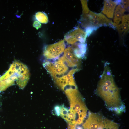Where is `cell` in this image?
Masks as SVG:
<instances>
[{
	"mask_svg": "<svg viewBox=\"0 0 129 129\" xmlns=\"http://www.w3.org/2000/svg\"><path fill=\"white\" fill-rule=\"evenodd\" d=\"M96 92L104 101L110 110L119 114L125 111V107L121 99L120 91L116 85L111 70L107 63L98 83Z\"/></svg>",
	"mask_w": 129,
	"mask_h": 129,
	"instance_id": "6da1fadb",
	"label": "cell"
},
{
	"mask_svg": "<svg viewBox=\"0 0 129 129\" xmlns=\"http://www.w3.org/2000/svg\"><path fill=\"white\" fill-rule=\"evenodd\" d=\"M66 95L70 107L65 109L64 116L68 120L76 122L77 125H80L83 122L88 113V109L84 100L78 89L71 91Z\"/></svg>",
	"mask_w": 129,
	"mask_h": 129,
	"instance_id": "7a4b0ae2",
	"label": "cell"
},
{
	"mask_svg": "<svg viewBox=\"0 0 129 129\" xmlns=\"http://www.w3.org/2000/svg\"><path fill=\"white\" fill-rule=\"evenodd\" d=\"M4 76L5 77L3 78V80H6L12 84L16 80L17 83L19 86L23 89L28 80L29 74L28 69L25 65L16 61L11 65Z\"/></svg>",
	"mask_w": 129,
	"mask_h": 129,
	"instance_id": "3957f363",
	"label": "cell"
},
{
	"mask_svg": "<svg viewBox=\"0 0 129 129\" xmlns=\"http://www.w3.org/2000/svg\"><path fill=\"white\" fill-rule=\"evenodd\" d=\"M81 21L83 26L86 29L90 28L95 30L102 26H108L115 28L112 21L104 15L90 11L88 14L82 15Z\"/></svg>",
	"mask_w": 129,
	"mask_h": 129,
	"instance_id": "277c9868",
	"label": "cell"
},
{
	"mask_svg": "<svg viewBox=\"0 0 129 129\" xmlns=\"http://www.w3.org/2000/svg\"><path fill=\"white\" fill-rule=\"evenodd\" d=\"M53 61H45L43 65L54 80L67 74L71 70L70 69H76L70 67L66 61L62 57Z\"/></svg>",
	"mask_w": 129,
	"mask_h": 129,
	"instance_id": "5b68a950",
	"label": "cell"
},
{
	"mask_svg": "<svg viewBox=\"0 0 129 129\" xmlns=\"http://www.w3.org/2000/svg\"><path fill=\"white\" fill-rule=\"evenodd\" d=\"M65 48L64 41L63 40L46 46L44 50L43 55L48 59L55 60L64 52Z\"/></svg>",
	"mask_w": 129,
	"mask_h": 129,
	"instance_id": "8992f818",
	"label": "cell"
},
{
	"mask_svg": "<svg viewBox=\"0 0 129 129\" xmlns=\"http://www.w3.org/2000/svg\"><path fill=\"white\" fill-rule=\"evenodd\" d=\"M104 118L99 113L89 112L82 127L84 129H104Z\"/></svg>",
	"mask_w": 129,
	"mask_h": 129,
	"instance_id": "52a82bcc",
	"label": "cell"
},
{
	"mask_svg": "<svg viewBox=\"0 0 129 129\" xmlns=\"http://www.w3.org/2000/svg\"><path fill=\"white\" fill-rule=\"evenodd\" d=\"M79 70L74 69L71 70L66 75L54 80L55 83L64 91L70 88H77L73 75Z\"/></svg>",
	"mask_w": 129,
	"mask_h": 129,
	"instance_id": "ba28073f",
	"label": "cell"
},
{
	"mask_svg": "<svg viewBox=\"0 0 129 129\" xmlns=\"http://www.w3.org/2000/svg\"><path fill=\"white\" fill-rule=\"evenodd\" d=\"M88 36L86 32L78 27L67 33L64 36V39L70 44H74L78 41L80 43H85Z\"/></svg>",
	"mask_w": 129,
	"mask_h": 129,
	"instance_id": "9c48e42d",
	"label": "cell"
},
{
	"mask_svg": "<svg viewBox=\"0 0 129 129\" xmlns=\"http://www.w3.org/2000/svg\"><path fill=\"white\" fill-rule=\"evenodd\" d=\"M117 5L115 1L111 0H104L103 9L102 12L108 18H112Z\"/></svg>",
	"mask_w": 129,
	"mask_h": 129,
	"instance_id": "30bf717a",
	"label": "cell"
},
{
	"mask_svg": "<svg viewBox=\"0 0 129 129\" xmlns=\"http://www.w3.org/2000/svg\"><path fill=\"white\" fill-rule=\"evenodd\" d=\"M120 23L116 28L120 35H124L127 33L129 31V14L124 15L123 16Z\"/></svg>",
	"mask_w": 129,
	"mask_h": 129,
	"instance_id": "8fae6325",
	"label": "cell"
},
{
	"mask_svg": "<svg viewBox=\"0 0 129 129\" xmlns=\"http://www.w3.org/2000/svg\"><path fill=\"white\" fill-rule=\"evenodd\" d=\"M126 10L122 5H118L115 11L113 25L116 28L120 23L122 17Z\"/></svg>",
	"mask_w": 129,
	"mask_h": 129,
	"instance_id": "7c38bea8",
	"label": "cell"
},
{
	"mask_svg": "<svg viewBox=\"0 0 129 129\" xmlns=\"http://www.w3.org/2000/svg\"><path fill=\"white\" fill-rule=\"evenodd\" d=\"M105 129H118L119 125L112 120L104 118V119Z\"/></svg>",
	"mask_w": 129,
	"mask_h": 129,
	"instance_id": "4fadbf2b",
	"label": "cell"
},
{
	"mask_svg": "<svg viewBox=\"0 0 129 129\" xmlns=\"http://www.w3.org/2000/svg\"><path fill=\"white\" fill-rule=\"evenodd\" d=\"M35 16L36 19L41 23L46 24L48 22V17L44 13L38 12L36 13Z\"/></svg>",
	"mask_w": 129,
	"mask_h": 129,
	"instance_id": "5bb4252c",
	"label": "cell"
},
{
	"mask_svg": "<svg viewBox=\"0 0 129 129\" xmlns=\"http://www.w3.org/2000/svg\"><path fill=\"white\" fill-rule=\"evenodd\" d=\"M83 9V14H88L90 10L88 8L87 4V0H81Z\"/></svg>",
	"mask_w": 129,
	"mask_h": 129,
	"instance_id": "9a60e30c",
	"label": "cell"
},
{
	"mask_svg": "<svg viewBox=\"0 0 129 129\" xmlns=\"http://www.w3.org/2000/svg\"><path fill=\"white\" fill-rule=\"evenodd\" d=\"M54 111L55 114L57 116H60V106L59 105L55 106L54 108Z\"/></svg>",
	"mask_w": 129,
	"mask_h": 129,
	"instance_id": "2e32d148",
	"label": "cell"
},
{
	"mask_svg": "<svg viewBox=\"0 0 129 129\" xmlns=\"http://www.w3.org/2000/svg\"><path fill=\"white\" fill-rule=\"evenodd\" d=\"M121 3L125 9H128L129 7V0H122Z\"/></svg>",
	"mask_w": 129,
	"mask_h": 129,
	"instance_id": "e0dca14e",
	"label": "cell"
},
{
	"mask_svg": "<svg viewBox=\"0 0 129 129\" xmlns=\"http://www.w3.org/2000/svg\"><path fill=\"white\" fill-rule=\"evenodd\" d=\"M41 25L40 23L37 21H35L33 24L34 27L36 28L37 29L40 28L41 26Z\"/></svg>",
	"mask_w": 129,
	"mask_h": 129,
	"instance_id": "ac0fdd59",
	"label": "cell"
},
{
	"mask_svg": "<svg viewBox=\"0 0 129 129\" xmlns=\"http://www.w3.org/2000/svg\"><path fill=\"white\" fill-rule=\"evenodd\" d=\"M76 129H83L82 127L79 126V127H76Z\"/></svg>",
	"mask_w": 129,
	"mask_h": 129,
	"instance_id": "d6986e66",
	"label": "cell"
}]
</instances>
